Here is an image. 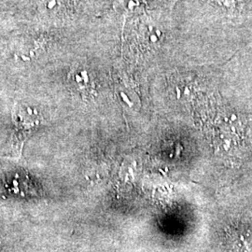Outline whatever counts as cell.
<instances>
[{"label":"cell","instance_id":"cell-1","mask_svg":"<svg viewBox=\"0 0 252 252\" xmlns=\"http://www.w3.org/2000/svg\"><path fill=\"white\" fill-rule=\"evenodd\" d=\"M12 120L16 128L13 134L14 142H16L14 148L21 150L25 140L40 125L41 116L36 109L29 106L16 104L12 110Z\"/></svg>","mask_w":252,"mask_h":252},{"label":"cell","instance_id":"cell-2","mask_svg":"<svg viewBox=\"0 0 252 252\" xmlns=\"http://www.w3.org/2000/svg\"><path fill=\"white\" fill-rule=\"evenodd\" d=\"M68 81L74 90L82 97L89 98L94 94V84L90 73L80 64H76L68 75Z\"/></svg>","mask_w":252,"mask_h":252},{"label":"cell","instance_id":"cell-3","mask_svg":"<svg viewBox=\"0 0 252 252\" xmlns=\"http://www.w3.org/2000/svg\"><path fill=\"white\" fill-rule=\"evenodd\" d=\"M38 3L43 12L56 14L65 8L66 0H38Z\"/></svg>","mask_w":252,"mask_h":252},{"label":"cell","instance_id":"cell-4","mask_svg":"<svg viewBox=\"0 0 252 252\" xmlns=\"http://www.w3.org/2000/svg\"><path fill=\"white\" fill-rule=\"evenodd\" d=\"M218 7L223 9L227 13H234L240 11L243 0H212Z\"/></svg>","mask_w":252,"mask_h":252},{"label":"cell","instance_id":"cell-5","mask_svg":"<svg viewBox=\"0 0 252 252\" xmlns=\"http://www.w3.org/2000/svg\"><path fill=\"white\" fill-rule=\"evenodd\" d=\"M117 6L126 13H133L140 9V0H117Z\"/></svg>","mask_w":252,"mask_h":252},{"label":"cell","instance_id":"cell-6","mask_svg":"<svg viewBox=\"0 0 252 252\" xmlns=\"http://www.w3.org/2000/svg\"><path fill=\"white\" fill-rule=\"evenodd\" d=\"M178 1H180V0H170V6L173 7V6H174Z\"/></svg>","mask_w":252,"mask_h":252}]
</instances>
